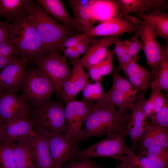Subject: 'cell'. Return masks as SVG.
I'll return each mask as SVG.
<instances>
[{
    "mask_svg": "<svg viewBox=\"0 0 168 168\" xmlns=\"http://www.w3.org/2000/svg\"><path fill=\"white\" fill-rule=\"evenodd\" d=\"M42 41L45 54L60 51L63 42L72 34V30L49 15L37 3L32 1L25 11Z\"/></svg>",
    "mask_w": 168,
    "mask_h": 168,
    "instance_id": "1",
    "label": "cell"
},
{
    "mask_svg": "<svg viewBox=\"0 0 168 168\" xmlns=\"http://www.w3.org/2000/svg\"><path fill=\"white\" fill-rule=\"evenodd\" d=\"M127 119L119 116L111 102L94 103L84 123L83 140L122 132Z\"/></svg>",
    "mask_w": 168,
    "mask_h": 168,
    "instance_id": "2",
    "label": "cell"
},
{
    "mask_svg": "<svg viewBox=\"0 0 168 168\" xmlns=\"http://www.w3.org/2000/svg\"><path fill=\"white\" fill-rule=\"evenodd\" d=\"M8 29L9 37L18 49L20 59L33 61L36 56L45 54L40 37L25 12L9 24Z\"/></svg>",
    "mask_w": 168,
    "mask_h": 168,
    "instance_id": "3",
    "label": "cell"
},
{
    "mask_svg": "<svg viewBox=\"0 0 168 168\" xmlns=\"http://www.w3.org/2000/svg\"><path fill=\"white\" fill-rule=\"evenodd\" d=\"M34 107L31 119L35 132L46 137L67 132L65 108L61 101L50 99Z\"/></svg>",
    "mask_w": 168,
    "mask_h": 168,
    "instance_id": "4",
    "label": "cell"
},
{
    "mask_svg": "<svg viewBox=\"0 0 168 168\" xmlns=\"http://www.w3.org/2000/svg\"><path fill=\"white\" fill-rule=\"evenodd\" d=\"M127 136L124 131L107 136L86 148L83 150L79 149L72 161L94 157H109L113 158L118 162L132 151L126 143V139Z\"/></svg>",
    "mask_w": 168,
    "mask_h": 168,
    "instance_id": "5",
    "label": "cell"
},
{
    "mask_svg": "<svg viewBox=\"0 0 168 168\" xmlns=\"http://www.w3.org/2000/svg\"><path fill=\"white\" fill-rule=\"evenodd\" d=\"M51 83L57 96L61 97L63 85L70 77L72 69L66 58L59 52L40 54L33 59Z\"/></svg>",
    "mask_w": 168,
    "mask_h": 168,
    "instance_id": "6",
    "label": "cell"
},
{
    "mask_svg": "<svg viewBox=\"0 0 168 168\" xmlns=\"http://www.w3.org/2000/svg\"><path fill=\"white\" fill-rule=\"evenodd\" d=\"M21 91L22 94L34 106L50 99L54 92L50 82L38 68L26 71Z\"/></svg>",
    "mask_w": 168,
    "mask_h": 168,
    "instance_id": "7",
    "label": "cell"
},
{
    "mask_svg": "<svg viewBox=\"0 0 168 168\" xmlns=\"http://www.w3.org/2000/svg\"><path fill=\"white\" fill-rule=\"evenodd\" d=\"M141 21L131 15L120 16L107 20L83 32L85 37L108 36L123 35L124 33L134 34L140 28Z\"/></svg>",
    "mask_w": 168,
    "mask_h": 168,
    "instance_id": "8",
    "label": "cell"
},
{
    "mask_svg": "<svg viewBox=\"0 0 168 168\" xmlns=\"http://www.w3.org/2000/svg\"><path fill=\"white\" fill-rule=\"evenodd\" d=\"M93 104L73 100L65 105L66 133L78 143L83 140V126L92 110Z\"/></svg>",
    "mask_w": 168,
    "mask_h": 168,
    "instance_id": "9",
    "label": "cell"
},
{
    "mask_svg": "<svg viewBox=\"0 0 168 168\" xmlns=\"http://www.w3.org/2000/svg\"><path fill=\"white\" fill-rule=\"evenodd\" d=\"M33 106L22 94L2 92L0 93V123L3 124L18 118H31Z\"/></svg>",
    "mask_w": 168,
    "mask_h": 168,
    "instance_id": "10",
    "label": "cell"
},
{
    "mask_svg": "<svg viewBox=\"0 0 168 168\" xmlns=\"http://www.w3.org/2000/svg\"><path fill=\"white\" fill-rule=\"evenodd\" d=\"M52 162L54 167L63 166L72 160L79 149L78 142L65 133L52 134L46 137Z\"/></svg>",
    "mask_w": 168,
    "mask_h": 168,
    "instance_id": "11",
    "label": "cell"
},
{
    "mask_svg": "<svg viewBox=\"0 0 168 168\" xmlns=\"http://www.w3.org/2000/svg\"><path fill=\"white\" fill-rule=\"evenodd\" d=\"M146 92L141 91L137 94L136 102L132 108L131 114L127 124L124 131L130 138L133 152L138 148V144L142 136L145 126L148 124L146 121L147 116L143 110Z\"/></svg>",
    "mask_w": 168,
    "mask_h": 168,
    "instance_id": "12",
    "label": "cell"
},
{
    "mask_svg": "<svg viewBox=\"0 0 168 168\" xmlns=\"http://www.w3.org/2000/svg\"><path fill=\"white\" fill-rule=\"evenodd\" d=\"M139 37L147 64L152 69L158 65L164 57L161 45L156 39L152 25L142 19L139 30Z\"/></svg>",
    "mask_w": 168,
    "mask_h": 168,
    "instance_id": "13",
    "label": "cell"
},
{
    "mask_svg": "<svg viewBox=\"0 0 168 168\" xmlns=\"http://www.w3.org/2000/svg\"><path fill=\"white\" fill-rule=\"evenodd\" d=\"M38 168H54L47 137L35 131L23 141Z\"/></svg>",
    "mask_w": 168,
    "mask_h": 168,
    "instance_id": "14",
    "label": "cell"
},
{
    "mask_svg": "<svg viewBox=\"0 0 168 168\" xmlns=\"http://www.w3.org/2000/svg\"><path fill=\"white\" fill-rule=\"evenodd\" d=\"M27 62L25 59H18L3 69L0 73L2 91L17 93L21 90L26 73L25 67Z\"/></svg>",
    "mask_w": 168,
    "mask_h": 168,
    "instance_id": "15",
    "label": "cell"
},
{
    "mask_svg": "<svg viewBox=\"0 0 168 168\" xmlns=\"http://www.w3.org/2000/svg\"><path fill=\"white\" fill-rule=\"evenodd\" d=\"M122 35L103 36L99 39L91 38L90 46L85 54L78 61L87 70L100 63L107 54L109 47Z\"/></svg>",
    "mask_w": 168,
    "mask_h": 168,
    "instance_id": "16",
    "label": "cell"
},
{
    "mask_svg": "<svg viewBox=\"0 0 168 168\" xmlns=\"http://www.w3.org/2000/svg\"><path fill=\"white\" fill-rule=\"evenodd\" d=\"M2 124V142L10 145L23 141L35 132L30 118H18Z\"/></svg>",
    "mask_w": 168,
    "mask_h": 168,
    "instance_id": "17",
    "label": "cell"
},
{
    "mask_svg": "<svg viewBox=\"0 0 168 168\" xmlns=\"http://www.w3.org/2000/svg\"><path fill=\"white\" fill-rule=\"evenodd\" d=\"M122 14L125 16L131 13L142 17L145 14L165 12L168 8L164 0H118Z\"/></svg>",
    "mask_w": 168,
    "mask_h": 168,
    "instance_id": "18",
    "label": "cell"
},
{
    "mask_svg": "<svg viewBox=\"0 0 168 168\" xmlns=\"http://www.w3.org/2000/svg\"><path fill=\"white\" fill-rule=\"evenodd\" d=\"M168 147V128L156 125L148 124L138 144V151L155 147Z\"/></svg>",
    "mask_w": 168,
    "mask_h": 168,
    "instance_id": "19",
    "label": "cell"
},
{
    "mask_svg": "<svg viewBox=\"0 0 168 168\" xmlns=\"http://www.w3.org/2000/svg\"><path fill=\"white\" fill-rule=\"evenodd\" d=\"M46 13L68 28H75V21L61 0H37Z\"/></svg>",
    "mask_w": 168,
    "mask_h": 168,
    "instance_id": "20",
    "label": "cell"
},
{
    "mask_svg": "<svg viewBox=\"0 0 168 168\" xmlns=\"http://www.w3.org/2000/svg\"><path fill=\"white\" fill-rule=\"evenodd\" d=\"M121 69L128 77L135 89L138 91H147L152 78L151 72H149L136 61H132L126 64Z\"/></svg>",
    "mask_w": 168,
    "mask_h": 168,
    "instance_id": "21",
    "label": "cell"
},
{
    "mask_svg": "<svg viewBox=\"0 0 168 168\" xmlns=\"http://www.w3.org/2000/svg\"><path fill=\"white\" fill-rule=\"evenodd\" d=\"M92 11L96 21L102 22L122 14L118 0H94Z\"/></svg>",
    "mask_w": 168,
    "mask_h": 168,
    "instance_id": "22",
    "label": "cell"
},
{
    "mask_svg": "<svg viewBox=\"0 0 168 168\" xmlns=\"http://www.w3.org/2000/svg\"><path fill=\"white\" fill-rule=\"evenodd\" d=\"M32 1L0 0V16L13 22L18 16L25 12Z\"/></svg>",
    "mask_w": 168,
    "mask_h": 168,
    "instance_id": "23",
    "label": "cell"
},
{
    "mask_svg": "<svg viewBox=\"0 0 168 168\" xmlns=\"http://www.w3.org/2000/svg\"><path fill=\"white\" fill-rule=\"evenodd\" d=\"M94 0L81 9L73 13L75 28L78 31H86L92 27L96 21L93 15L92 7Z\"/></svg>",
    "mask_w": 168,
    "mask_h": 168,
    "instance_id": "24",
    "label": "cell"
},
{
    "mask_svg": "<svg viewBox=\"0 0 168 168\" xmlns=\"http://www.w3.org/2000/svg\"><path fill=\"white\" fill-rule=\"evenodd\" d=\"M10 145L12 149L15 168H34V162L32 156L23 141Z\"/></svg>",
    "mask_w": 168,
    "mask_h": 168,
    "instance_id": "25",
    "label": "cell"
},
{
    "mask_svg": "<svg viewBox=\"0 0 168 168\" xmlns=\"http://www.w3.org/2000/svg\"><path fill=\"white\" fill-rule=\"evenodd\" d=\"M152 26L156 35L168 41V14L165 12L144 14L141 17Z\"/></svg>",
    "mask_w": 168,
    "mask_h": 168,
    "instance_id": "26",
    "label": "cell"
},
{
    "mask_svg": "<svg viewBox=\"0 0 168 168\" xmlns=\"http://www.w3.org/2000/svg\"><path fill=\"white\" fill-rule=\"evenodd\" d=\"M112 76L113 84L110 91H116L135 103L138 90L135 89L131 83L118 71L114 70Z\"/></svg>",
    "mask_w": 168,
    "mask_h": 168,
    "instance_id": "27",
    "label": "cell"
},
{
    "mask_svg": "<svg viewBox=\"0 0 168 168\" xmlns=\"http://www.w3.org/2000/svg\"><path fill=\"white\" fill-rule=\"evenodd\" d=\"M153 81L151 87L157 88L167 92L168 91V60L164 57L155 68L151 72Z\"/></svg>",
    "mask_w": 168,
    "mask_h": 168,
    "instance_id": "28",
    "label": "cell"
},
{
    "mask_svg": "<svg viewBox=\"0 0 168 168\" xmlns=\"http://www.w3.org/2000/svg\"><path fill=\"white\" fill-rule=\"evenodd\" d=\"M106 100L108 102H111L117 108V110L122 118L127 119V113L128 109H132L135 103L132 102L124 96L115 91H109L107 92Z\"/></svg>",
    "mask_w": 168,
    "mask_h": 168,
    "instance_id": "29",
    "label": "cell"
},
{
    "mask_svg": "<svg viewBox=\"0 0 168 168\" xmlns=\"http://www.w3.org/2000/svg\"><path fill=\"white\" fill-rule=\"evenodd\" d=\"M78 60L72 64L73 68L70 76L73 85L74 99L78 93L84 89L88 83L90 77L89 74L84 71L83 67Z\"/></svg>",
    "mask_w": 168,
    "mask_h": 168,
    "instance_id": "30",
    "label": "cell"
},
{
    "mask_svg": "<svg viewBox=\"0 0 168 168\" xmlns=\"http://www.w3.org/2000/svg\"><path fill=\"white\" fill-rule=\"evenodd\" d=\"M82 91L84 101L97 104L102 103L107 93L100 82H88Z\"/></svg>",
    "mask_w": 168,
    "mask_h": 168,
    "instance_id": "31",
    "label": "cell"
},
{
    "mask_svg": "<svg viewBox=\"0 0 168 168\" xmlns=\"http://www.w3.org/2000/svg\"><path fill=\"white\" fill-rule=\"evenodd\" d=\"M119 162L124 163L132 168H157L147 157L140 155H137L132 151Z\"/></svg>",
    "mask_w": 168,
    "mask_h": 168,
    "instance_id": "32",
    "label": "cell"
},
{
    "mask_svg": "<svg viewBox=\"0 0 168 168\" xmlns=\"http://www.w3.org/2000/svg\"><path fill=\"white\" fill-rule=\"evenodd\" d=\"M0 168H15L10 145L0 142Z\"/></svg>",
    "mask_w": 168,
    "mask_h": 168,
    "instance_id": "33",
    "label": "cell"
},
{
    "mask_svg": "<svg viewBox=\"0 0 168 168\" xmlns=\"http://www.w3.org/2000/svg\"><path fill=\"white\" fill-rule=\"evenodd\" d=\"M152 124L168 128V101L156 114L148 117Z\"/></svg>",
    "mask_w": 168,
    "mask_h": 168,
    "instance_id": "34",
    "label": "cell"
},
{
    "mask_svg": "<svg viewBox=\"0 0 168 168\" xmlns=\"http://www.w3.org/2000/svg\"><path fill=\"white\" fill-rule=\"evenodd\" d=\"M0 55L10 58L14 61L19 59V52L11 42L8 37L0 44Z\"/></svg>",
    "mask_w": 168,
    "mask_h": 168,
    "instance_id": "35",
    "label": "cell"
},
{
    "mask_svg": "<svg viewBox=\"0 0 168 168\" xmlns=\"http://www.w3.org/2000/svg\"><path fill=\"white\" fill-rule=\"evenodd\" d=\"M139 30L134 33L132 38L124 40L128 51L133 60L136 62L139 59L138 53L142 49V44L139 40Z\"/></svg>",
    "mask_w": 168,
    "mask_h": 168,
    "instance_id": "36",
    "label": "cell"
},
{
    "mask_svg": "<svg viewBox=\"0 0 168 168\" xmlns=\"http://www.w3.org/2000/svg\"><path fill=\"white\" fill-rule=\"evenodd\" d=\"M151 87L152 92L148 100L153 106V114H154L159 110L168 100L161 92V90L155 87Z\"/></svg>",
    "mask_w": 168,
    "mask_h": 168,
    "instance_id": "37",
    "label": "cell"
},
{
    "mask_svg": "<svg viewBox=\"0 0 168 168\" xmlns=\"http://www.w3.org/2000/svg\"><path fill=\"white\" fill-rule=\"evenodd\" d=\"M138 155L144 156L150 155L168 160V147H158L138 151Z\"/></svg>",
    "mask_w": 168,
    "mask_h": 168,
    "instance_id": "38",
    "label": "cell"
},
{
    "mask_svg": "<svg viewBox=\"0 0 168 168\" xmlns=\"http://www.w3.org/2000/svg\"><path fill=\"white\" fill-rule=\"evenodd\" d=\"M98 64L102 76L109 75L113 70V52L108 51L104 59Z\"/></svg>",
    "mask_w": 168,
    "mask_h": 168,
    "instance_id": "39",
    "label": "cell"
},
{
    "mask_svg": "<svg viewBox=\"0 0 168 168\" xmlns=\"http://www.w3.org/2000/svg\"><path fill=\"white\" fill-rule=\"evenodd\" d=\"M63 168H100L96 163L90 159L71 161L62 166Z\"/></svg>",
    "mask_w": 168,
    "mask_h": 168,
    "instance_id": "40",
    "label": "cell"
},
{
    "mask_svg": "<svg viewBox=\"0 0 168 168\" xmlns=\"http://www.w3.org/2000/svg\"><path fill=\"white\" fill-rule=\"evenodd\" d=\"M83 32L70 36L62 44L60 48V50L65 48L74 47L81 40L85 38Z\"/></svg>",
    "mask_w": 168,
    "mask_h": 168,
    "instance_id": "41",
    "label": "cell"
},
{
    "mask_svg": "<svg viewBox=\"0 0 168 168\" xmlns=\"http://www.w3.org/2000/svg\"><path fill=\"white\" fill-rule=\"evenodd\" d=\"M62 50L63 53V56L66 58H68L72 64L79 59L81 56L75 47L65 48Z\"/></svg>",
    "mask_w": 168,
    "mask_h": 168,
    "instance_id": "42",
    "label": "cell"
},
{
    "mask_svg": "<svg viewBox=\"0 0 168 168\" xmlns=\"http://www.w3.org/2000/svg\"><path fill=\"white\" fill-rule=\"evenodd\" d=\"M87 70L90 77L92 80L95 82H101L103 77L101 74L98 64L91 68Z\"/></svg>",
    "mask_w": 168,
    "mask_h": 168,
    "instance_id": "43",
    "label": "cell"
},
{
    "mask_svg": "<svg viewBox=\"0 0 168 168\" xmlns=\"http://www.w3.org/2000/svg\"><path fill=\"white\" fill-rule=\"evenodd\" d=\"M117 60L119 63V67L117 70L119 72L120 71L124 65L131 62L136 61L133 59L127 47L124 52Z\"/></svg>",
    "mask_w": 168,
    "mask_h": 168,
    "instance_id": "44",
    "label": "cell"
},
{
    "mask_svg": "<svg viewBox=\"0 0 168 168\" xmlns=\"http://www.w3.org/2000/svg\"><path fill=\"white\" fill-rule=\"evenodd\" d=\"M91 43V38L86 37L80 41L74 47L82 55L86 53Z\"/></svg>",
    "mask_w": 168,
    "mask_h": 168,
    "instance_id": "45",
    "label": "cell"
},
{
    "mask_svg": "<svg viewBox=\"0 0 168 168\" xmlns=\"http://www.w3.org/2000/svg\"><path fill=\"white\" fill-rule=\"evenodd\" d=\"M114 44L115 46L114 52L118 59L124 52L127 47L124 40H121L119 38L116 40Z\"/></svg>",
    "mask_w": 168,
    "mask_h": 168,
    "instance_id": "46",
    "label": "cell"
},
{
    "mask_svg": "<svg viewBox=\"0 0 168 168\" xmlns=\"http://www.w3.org/2000/svg\"><path fill=\"white\" fill-rule=\"evenodd\" d=\"M68 1L72 10L74 13L87 4L90 0H70Z\"/></svg>",
    "mask_w": 168,
    "mask_h": 168,
    "instance_id": "47",
    "label": "cell"
},
{
    "mask_svg": "<svg viewBox=\"0 0 168 168\" xmlns=\"http://www.w3.org/2000/svg\"><path fill=\"white\" fill-rule=\"evenodd\" d=\"M9 24L8 22L0 21V44L9 37Z\"/></svg>",
    "mask_w": 168,
    "mask_h": 168,
    "instance_id": "48",
    "label": "cell"
},
{
    "mask_svg": "<svg viewBox=\"0 0 168 168\" xmlns=\"http://www.w3.org/2000/svg\"><path fill=\"white\" fill-rule=\"evenodd\" d=\"M143 110L147 117L153 114L154 108L151 103L148 99L145 101L143 105Z\"/></svg>",
    "mask_w": 168,
    "mask_h": 168,
    "instance_id": "49",
    "label": "cell"
},
{
    "mask_svg": "<svg viewBox=\"0 0 168 168\" xmlns=\"http://www.w3.org/2000/svg\"><path fill=\"white\" fill-rule=\"evenodd\" d=\"M11 59L0 55V68H4L8 64L14 62Z\"/></svg>",
    "mask_w": 168,
    "mask_h": 168,
    "instance_id": "50",
    "label": "cell"
},
{
    "mask_svg": "<svg viewBox=\"0 0 168 168\" xmlns=\"http://www.w3.org/2000/svg\"><path fill=\"white\" fill-rule=\"evenodd\" d=\"M117 162V163L114 168H132L124 163L121 162Z\"/></svg>",
    "mask_w": 168,
    "mask_h": 168,
    "instance_id": "51",
    "label": "cell"
},
{
    "mask_svg": "<svg viewBox=\"0 0 168 168\" xmlns=\"http://www.w3.org/2000/svg\"><path fill=\"white\" fill-rule=\"evenodd\" d=\"M3 136V124L0 123V142H2Z\"/></svg>",
    "mask_w": 168,
    "mask_h": 168,
    "instance_id": "52",
    "label": "cell"
},
{
    "mask_svg": "<svg viewBox=\"0 0 168 168\" xmlns=\"http://www.w3.org/2000/svg\"><path fill=\"white\" fill-rule=\"evenodd\" d=\"M1 74L0 73V93L2 92V90L1 86Z\"/></svg>",
    "mask_w": 168,
    "mask_h": 168,
    "instance_id": "53",
    "label": "cell"
},
{
    "mask_svg": "<svg viewBox=\"0 0 168 168\" xmlns=\"http://www.w3.org/2000/svg\"><path fill=\"white\" fill-rule=\"evenodd\" d=\"M54 168H63L62 166H57Z\"/></svg>",
    "mask_w": 168,
    "mask_h": 168,
    "instance_id": "54",
    "label": "cell"
},
{
    "mask_svg": "<svg viewBox=\"0 0 168 168\" xmlns=\"http://www.w3.org/2000/svg\"><path fill=\"white\" fill-rule=\"evenodd\" d=\"M100 168H102V167H100Z\"/></svg>",
    "mask_w": 168,
    "mask_h": 168,
    "instance_id": "55",
    "label": "cell"
}]
</instances>
